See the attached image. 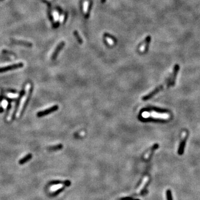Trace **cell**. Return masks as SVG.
Wrapping results in <instances>:
<instances>
[{
	"mask_svg": "<svg viewBox=\"0 0 200 200\" xmlns=\"http://www.w3.org/2000/svg\"><path fill=\"white\" fill-rule=\"evenodd\" d=\"M32 85L31 83H27L26 85V88L21 91L15 107L17 118H20L23 114L32 94Z\"/></svg>",
	"mask_w": 200,
	"mask_h": 200,
	"instance_id": "obj_1",
	"label": "cell"
},
{
	"mask_svg": "<svg viewBox=\"0 0 200 200\" xmlns=\"http://www.w3.org/2000/svg\"><path fill=\"white\" fill-rule=\"evenodd\" d=\"M140 118L141 121L142 120H146V121L149 120L155 121H161L163 120H167L168 118L169 115L165 112V111L157 108L144 110L141 112Z\"/></svg>",
	"mask_w": 200,
	"mask_h": 200,
	"instance_id": "obj_2",
	"label": "cell"
},
{
	"mask_svg": "<svg viewBox=\"0 0 200 200\" xmlns=\"http://www.w3.org/2000/svg\"><path fill=\"white\" fill-rule=\"evenodd\" d=\"M168 78L166 80V81L165 82L163 83V84H162L161 85H160V86H159L158 87H157L154 90H153L152 92H151L150 93H149L148 95L144 96V97H143L142 98V100L143 101H146V100H148L149 99H151V98L154 96L155 95H156L157 93H158L159 92H160L161 91H162L163 89V87L165 85V84H167V81H168Z\"/></svg>",
	"mask_w": 200,
	"mask_h": 200,
	"instance_id": "obj_3",
	"label": "cell"
},
{
	"mask_svg": "<svg viewBox=\"0 0 200 200\" xmlns=\"http://www.w3.org/2000/svg\"><path fill=\"white\" fill-rule=\"evenodd\" d=\"M58 109V106L57 105H54L51 107L50 108H49L45 110L42 111H40L37 113V116L38 117H44L47 114H49L52 112H54Z\"/></svg>",
	"mask_w": 200,
	"mask_h": 200,
	"instance_id": "obj_4",
	"label": "cell"
},
{
	"mask_svg": "<svg viewBox=\"0 0 200 200\" xmlns=\"http://www.w3.org/2000/svg\"><path fill=\"white\" fill-rule=\"evenodd\" d=\"M23 64L22 63H16V64H14V65L7 66L4 67H1L0 68V73H2V72H5L8 71L20 69V68L23 67Z\"/></svg>",
	"mask_w": 200,
	"mask_h": 200,
	"instance_id": "obj_5",
	"label": "cell"
},
{
	"mask_svg": "<svg viewBox=\"0 0 200 200\" xmlns=\"http://www.w3.org/2000/svg\"><path fill=\"white\" fill-rule=\"evenodd\" d=\"M179 70H180V66L177 64L175 65V66H174L173 75L172 76H171L169 86H173L174 85V83H175V81H176V79L177 77V75L178 71H179Z\"/></svg>",
	"mask_w": 200,
	"mask_h": 200,
	"instance_id": "obj_6",
	"label": "cell"
},
{
	"mask_svg": "<svg viewBox=\"0 0 200 200\" xmlns=\"http://www.w3.org/2000/svg\"><path fill=\"white\" fill-rule=\"evenodd\" d=\"M184 134H185V136H184V137H183V138L181 140V142L180 143V145H179V148H178V153L180 155H181L184 154V149H185V144H186V140L187 139V137H188V135H187V134L184 133Z\"/></svg>",
	"mask_w": 200,
	"mask_h": 200,
	"instance_id": "obj_7",
	"label": "cell"
},
{
	"mask_svg": "<svg viewBox=\"0 0 200 200\" xmlns=\"http://www.w3.org/2000/svg\"><path fill=\"white\" fill-rule=\"evenodd\" d=\"M50 185H63L65 186L69 187L71 185V182L69 180L60 181V180H53L51 181L49 184Z\"/></svg>",
	"mask_w": 200,
	"mask_h": 200,
	"instance_id": "obj_8",
	"label": "cell"
},
{
	"mask_svg": "<svg viewBox=\"0 0 200 200\" xmlns=\"http://www.w3.org/2000/svg\"><path fill=\"white\" fill-rule=\"evenodd\" d=\"M158 148H159V144H154V145L151 148L149 149V150H148V151L145 154H144V159L146 160L148 159L150 157V156H151V155L152 154V153L154 152V151L155 150H156V149H157Z\"/></svg>",
	"mask_w": 200,
	"mask_h": 200,
	"instance_id": "obj_9",
	"label": "cell"
},
{
	"mask_svg": "<svg viewBox=\"0 0 200 200\" xmlns=\"http://www.w3.org/2000/svg\"><path fill=\"white\" fill-rule=\"evenodd\" d=\"M65 44L64 42H61V43L58 45V46L56 47V50H55L54 52L53 53V55H52V59H55L56 58V57L58 56V54L59 51H60L62 50V49L63 47H64Z\"/></svg>",
	"mask_w": 200,
	"mask_h": 200,
	"instance_id": "obj_10",
	"label": "cell"
},
{
	"mask_svg": "<svg viewBox=\"0 0 200 200\" xmlns=\"http://www.w3.org/2000/svg\"><path fill=\"white\" fill-rule=\"evenodd\" d=\"M150 41H151V37L150 36H147L145 40H144V45H143L142 46V47L141 48V52H144V51H146V50H147L148 45H149V44H150Z\"/></svg>",
	"mask_w": 200,
	"mask_h": 200,
	"instance_id": "obj_11",
	"label": "cell"
},
{
	"mask_svg": "<svg viewBox=\"0 0 200 200\" xmlns=\"http://www.w3.org/2000/svg\"><path fill=\"white\" fill-rule=\"evenodd\" d=\"M32 158V155L31 154H29L25 156L24 157H23L22 159H20V160L19 162V163L20 165H23L25 163L27 162L30 160Z\"/></svg>",
	"mask_w": 200,
	"mask_h": 200,
	"instance_id": "obj_12",
	"label": "cell"
},
{
	"mask_svg": "<svg viewBox=\"0 0 200 200\" xmlns=\"http://www.w3.org/2000/svg\"><path fill=\"white\" fill-rule=\"evenodd\" d=\"M62 148H63L62 144H57V145L50 146L49 147L47 148V150L50 151H55L60 150Z\"/></svg>",
	"mask_w": 200,
	"mask_h": 200,
	"instance_id": "obj_13",
	"label": "cell"
},
{
	"mask_svg": "<svg viewBox=\"0 0 200 200\" xmlns=\"http://www.w3.org/2000/svg\"><path fill=\"white\" fill-rule=\"evenodd\" d=\"M14 43L16 44H19L21 45H24L26 46H28V47H31L32 46V44L29 43L28 42H26V41H12Z\"/></svg>",
	"mask_w": 200,
	"mask_h": 200,
	"instance_id": "obj_14",
	"label": "cell"
},
{
	"mask_svg": "<svg viewBox=\"0 0 200 200\" xmlns=\"http://www.w3.org/2000/svg\"><path fill=\"white\" fill-rule=\"evenodd\" d=\"M64 189H65L64 186H63V187H59V189H58V190H57L56 191H54V192L51 193V196H56L58 195V194L60 193L61 192H62V191L64 190Z\"/></svg>",
	"mask_w": 200,
	"mask_h": 200,
	"instance_id": "obj_15",
	"label": "cell"
},
{
	"mask_svg": "<svg viewBox=\"0 0 200 200\" xmlns=\"http://www.w3.org/2000/svg\"><path fill=\"white\" fill-rule=\"evenodd\" d=\"M166 198L167 200H173L172 192L170 190H167L166 191Z\"/></svg>",
	"mask_w": 200,
	"mask_h": 200,
	"instance_id": "obj_16",
	"label": "cell"
},
{
	"mask_svg": "<svg viewBox=\"0 0 200 200\" xmlns=\"http://www.w3.org/2000/svg\"><path fill=\"white\" fill-rule=\"evenodd\" d=\"M74 35H75V36L76 38V39L77 40V41H78V42H79V43L82 44V42H83L82 39H81V37L79 36L78 33V32H77V31H74Z\"/></svg>",
	"mask_w": 200,
	"mask_h": 200,
	"instance_id": "obj_17",
	"label": "cell"
},
{
	"mask_svg": "<svg viewBox=\"0 0 200 200\" xmlns=\"http://www.w3.org/2000/svg\"><path fill=\"white\" fill-rule=\"evenodd\" d=\"M53 15L54 17V19L55 21H57L58 19V14L56 11H54L53 13Z\"/></svg>",
	"mask_w": 200,
	"mask_h": 200,
	"instance_id": "obj_18",
	"label": "cell"
},
{
	"mask_svg": "<svg viewBox=\"0 0 200 200\" xmlns=\"http://www.w3.org/2000/svg\"><path fill=\"white\" fill-rule=\"evenodd\" d=\"M120 200H134V199L131 197H125L121 198Z\"/></svg>",
	"mask_w": 200,
	"mask_h": 200,
	"instance_id": "obj_19",
	"label": "cell"
},
{
	"mask_svg": "<svg viewBox=\"0 0 200 200\" xmlns=\"http://www.w3.org/2000/svg\"><path fill=\"white\" fill-rule=\"evenodd\" d=\"M6 91L8 92L12 93H17V91L16 90H13V89H10V90H7Z\"/></svg>",
	"mask_w": 200,
	"mask_h": 200,
	"instance_id": "obj_20",
	"label": "cell"
},
{
	"mask_svg": "<svg viewBox=\"0 0 200 200\" xmlns=\"http://www.w3.org/2000/svg\"><path fill=\"white\" fill-rule=\"evenodd\" d=\"M63 18H64V16H62V15L60 17V18H59V21H60L61 22H62V21H63Z\"/></svg>",
	"mask_w": 200,
	"mask_h": 200,
	"instance_id": "obj_21",
	"label": "cell"
},
{
	"mask_svg": "<svg viewBox=\"0 0 200 200\" xmlns=\"http://www.w3.org/2000/svg\"><path fill=\"white\" fill-rule=\"evenodd\" d=\"M3 112V108L2 107H0V113Z\"/></svg>",
	"mask_w": 200,
	"mask_h": 200,
	"instance_id": "obj_22",
	"label": "cell"
},
{
	"mask_svg": "<svg viewBox=\"0 0 200 200\" xmlns=\"http://www.w3.org/2000/svg\"><path fill=\"white\" fill-rule=\"evenodd\" d=\"M134 200H140V199H134Z\"/></svg>",
	"mask_w": 200,
	"mask_h": 200,
	"instance_id": "obj_23",
	"label": "cell"
},
{
	"mask_svg": "<svg viewBox=\"0 0 200 200\" xmlns=\"http://www.w3.org/2000/svg\"><path fill=\"white\" fill-rule=\"evenodd\" d=\"M0 95H1V90H0Z\"/></svg>",
	"mask_w": 200,
	"mask_h": 200,
	"instance_id": "obj_24",
	"label": "cell"
}]
</instances>
